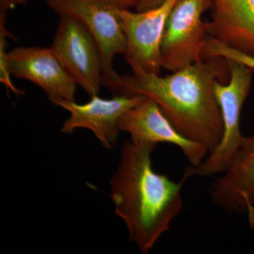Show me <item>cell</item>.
I'll return each mask as SVG.
<instances>
[{"mask_svg": "<svg viewBox=\"0 0 254 254\" xmlns=\"http://www.w3.org/2000/svg\"><path fill=\"white\" fill-rule=\"evenodd\" d=\"M132 72L121 76L118 94L154 100L180 134L204 145L209 153L216 148L224 126L214 84L230 80L227 60L206 58L165 77L140 69Z\"/></svg>", "mask_w": 254, "mask_h": 254, "instance_id": "1", "label": "cell"}, {"mask_svg": "<svg viewBox=\"0 0 254 254\" xmlns=\"http://www.w3.org/2000/svg\"><path fill=\"white\" fill-rule=\"evenodd\" d=\"M158 144L125 141L118 168L110 180L115 214L123 219L129 240L143 254L170 230L183 208L185 182L172 181L153 170L152 154Z\"/></svg>", "mask_w": 254, "mask_h": 254, "instance_id": "2", "label": "cell"}, {"mask_svg": "<svg viewBox=\"0 0 254 254\" xmlns=\"http://www.w3.org/2000/svg\"><path fill=\"white\" fill-rule=\"evenodd\" d=\"M59 16L77 18L89 30L98 43L103 58L102 84L118 93L121 76L113 68L116 55L125 54L126 38L118 9L135 7L136 0H44Z\"/></svg>", "mask_w": 254, "mask_h": 254, "instance_id": "3", "label": "cell"}, {"mask_svg": "<svg viewBox=\"0 0 254 254\" xmlns=\"http://www.w3.org/2000/svg\"><path fill=\"white\" fill-rule=\"evenodd\" d=\"M227 62L230 70V81L226 84L216 81L214 84V94L223 121L221 141L200 165H190L185 169L182 177L184 182L194 176H215L223 173L243 138L240 131L241 112L250 93L254 69L231 60Z\"/></svg>", "mask_w": 254, "mask_h": 254, "instance_id": "4", "label": "cell"}, {"mask_svg": "<svg viewBox=\"0 0 254 254\" xmlns=\"http://www.w3.org/2000/svg\"><path fill=\"white\" fill-rule=\"evenodd\" d=\"M211 6L212 0L177 1L169 15L162 39V68L175 72L203 60L209 35L202 15Z\"/></svg>", "mask_w": 254, "mask_h": 254, "instance_id": "5", "label": "cell"}, {"mask_svg": "<svg viewBox=\"0 0 254 254\" xmlns=\"http://www.w3.org/2000/svg\"><path fill=\"white\" fill-rule=\"evenodd\" d=\"M50 48L64 69L90 96L98 95L103 78V58L98 43L77 18L60 16Z\"/></svg>", "mask_w": 254, "mask_h": 254, "instance_id": "6", "label": "cell"}, {"mask_svg": "<svg viewBox=\"0 0 254 254\" xmlns=\"http://www.w3.org/2000/svg\"><path fill=\"white\" fill-rule=\"evenodd\" d=\"M177 1L166 0L158 7L143 12L118 9L126 38L124 56L132 71L140 69L160 75L162 39L169 15Z\"/></svg>", "mask_w": 254, "mask_h": 254, "instance_id": "7", "label": "cell"}, {"mask_svg": "<svg viewBox=\"0 0 254 254\" xmlns=\"http://www.w3.org/2000/svg\"><path fill=\"white\" fill-rule=\"evenodd\" d=\"M145 98L143 95L118 94L110 99H103L96 95L85 104L60 99L50 102L70 113L60 129L62 133L69 134L77 128H87L94 133L104 148L110 150L118 144L120 123L123 115Z\"/></svg>", "mask_w": 254, "mask_h": 254, "instance_id": "8", "label": "cell"}, {"mask_svg": "<svg viewBox=\"0 0 254 254\" xmlns=\"http://www.w3.org/2000/svg\"><path fill=\"white\" fill-rule=\"evenodd\" d=\"M209 195L218 208L247 215L254 226V136H243L225 171L212 182Z\"/></svg>", "mask_w": 254, "mask_h": 254, "instance_id": "9", "label": "cell"}, {"mask_svg": "<svg viewBox=\"0 0 254 254\" xmlns=\"http://www.w3.org/2000/svg\"><path fill=\"white\" fill-rule=\"evenodd\" d=\"M120 127L121 131L129 133L131 141L177 145L190 166L200 165L209 154L204 145L180 134L162 113L158 103L148 97L123 115Z\"/></svg>", "mask_w": 254, "mask_h": 254, "instance_id": "10", "label": "cell"}, {"mask_svg": "<svg viewBox=\"0 0 254 254\" xmlns=\"http://www.w3.org/2000/svg\"><path fill=\"white\" fill-rule=\"evenodd\" d=\"M10 71L16 77L40 87L50 101H75L76 84L50 48L20 47L7 53Z\"/></svg>", "mask_w": 254, "mask_h": 254, "instance_id": "11", "label": "cell"}, {"mask_svg": "<svg viewBox=\"0 0 254 254\" xmlns=\"http://www.w3.org/2000/svg\"><path fill=\"white\" fill-rule=\"evenodd\" d=\"M209 36L254 56V0H212Z\"/></svg>", "mask_w": 254, "mask_h": 254, "instance_id": "12", "label": "cell"}, {"mask_svg": "<svg viewBox=\"0 0 254 254\" xmlns=\"http://www.w3.org/2000/svg\"><path fill=\"white\" fill-rule=\"evenodd\" d=\"M203 59L222 58L227 60L242 64L254 69V56L230 48L225 43L209 36L203 55Z\"/></svg>", "mask_w": 254, "mask_h": 254, "instance_id": "13", "label": "cell"}, {"mask_svg": "<svg viewBox=\"0 0 254 254\" xmlns=\"http://www.w3.org/2000/svg\"><path fill=\"white\" fill-rule=\"evenodd\" d=\"M5 21L6 14L0 13V81L6 87V91L12 92L15 95L19 96L23 94V93L22 91L16 88L11 81V73L7 60L8 52L6 50L7 46L6 37L14 38V36L10 35L9 32L6 30Z\"/></svg>", "mask_w": 254, "mask_h": 254, "instance_id": "14", "label": "cell"}, {"mask_svg": "<svg viewBox=\"0 0 254 254\" xmlns=\"http://www.w3.org/2000/svg\"><path fill=\"white\" fill-rule=\"evenodd\" d=\"M165 1L166 0H136L135 8H136V11L143 12V11L158 7Z\"/></svg>", "mask_w": 254, "mask_h": 254, "instance_id": "15", "label": "cell"}, {"mask_svg": "<svg viewBox=\"0 0 254 254\" xmlns=\"http://www.w3.org/2000/svg\"><path fill=\"white\" fill-rule=\"evenodd\" d=\"M28 0H0V13L6 14L10 9H14L17 5H24Z\"/></svg>", "mask_w": 254, "mask_h": 254, "instance_id": "16", "label": "cell"}]
</instances>
